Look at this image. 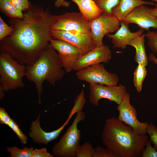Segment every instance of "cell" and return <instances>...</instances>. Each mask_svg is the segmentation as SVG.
Wrapping results in <instances>:
<instances>
[{
    "instance_id": "4316f807",
    "label": "cell",
    "mask_w": 157,
    "mask_h": 157,
    "mask_svg": "<svg viewBox=\"0 0 157 157\" xmlns=\"http://www.w3.org/2000/svg\"><path fill=\"white\" fill-rule=\"evenodd\" d=\"M13 30V28L8 26L0 16V41L10 36Z\"/></svg>"
},
{
    "instance_id": "9a60e30c",
    "label": "cell",
    "mask_w": 157,
    "mask_h": 157,
    "mask_svg": "<svg viewBox=\"0 0 157 157\" xmlns=\"http://www.w3.org/2000/svg\"><path fill=\"white\" fill-rule=\"evenodd\" d=\"M73 115L69 113L65 122L58 129L50 132L44 131L41 128L39 121L40 115L31 125L29 135L33 141L38 143L47 144L49 142L57 138L68 124Z\"/></svg>"
},
{
    "instance_id": "603a6c76",
    "label": "cell",
    "mask_w": 157,
    "mask_h": 157,
    "mask_svg": "<svg viewBox=\"0 0 157 157\" xmlns=\"http://www.w3.org/2000/svg\"><path fill=\"white\" fill-rule=\"evenodd\" d=\"M120 0H95L98 7L104 13L112 15V10L119 3Z\"/></svg>"
},
{
    "instance_id": "5b68a950",
    "label": "cell",
    "mask_w": 157,
    "mask_h": 157,
    "mask_svg": "<svg viewBox=\"0 0 157 157\" xmlns=\"http://www.w3.org/2000/svg\"><path fill=\"white\" fill-rule=\"evenodd\" d=\"M85 117V113L82 111L77 113L71 125L59 141L53 147L52 149L53 156L76 157L81 138V131L78 129L77 125L80 122L84 121Z\"/></svg>"
},
{
    "instance_id": "1f68e13d",
    "label": "cell",
    "mask_w": 157,
    "mask_h": 157,
    "mask_svg": "<svg viewBox=\"0 0 157 157\" xmlns=\"http://www.w3.org/2000/svg\"><path fill=\"white\" fill-rule=\"evenodd\" d=\"M53 156L47 151L45 148L34 149L32 157H52Z\"/></svg>"
},
{
    "instance_id": "74e56055",
    "label": "cell",
    "mask_w": 157,
    "mask_h": 157,
    "mask_svg": "<svg viewBox=\"0 0 157 157\" xmlns=\"http://www.w3.org/2000/svg\"><path fill=\"white\" fill-rule=\"evenodd\" d=\"M94 0V1L95 0Z\"/></svg>"
},
{
    "instance_id": "3957f363",
    "label": "cell",
    "mask_w": 157,
    "mask_h": 157,
    "mask_svg": "<svg viewBox=\"0 0 157 157\" xmlns=\"http://www.w3.org/2000/svg\"><path fill=\"white\" fill-rule=\"evenodd\" d=\"M56 51L49 44L32 64L26 66L25 76L35 84L37 90L38 103H41V96L45 81L54 85L65 74Z\"/></svg>"
},
{
    "instance_id": "5bb4252c",
    "label": "cell",
    "mask_w": 157,
    "mask_h": 157,
    "mask_svg": "<svg viewBox=\"0 0 157 157\" xmlns=\"http://www.w3.org/2000/svg\"><path fill=\"white\" fill-rule=\"evenodd\" d=\"M122 21L135 24L147 31L150 28L157 29V17L151 13L150 8L142 5L135 8Z\"/></svg>"
},
{
    "instance_id": "44dd1931",
    "label": "cell",
    "mask_w": 157,
    "mask_h": 157,
    "mask_svg": "<svg viewBox=\"0 0 157 157\" xmlns=\"http://www.w3.org/2000/svg\"><path fill=\"white\" fill-rule=\"evenodd\" d=\"M147 75L146 66L141 64H138L133 73V82L138 93L142 90L143 83Z\"/></svg>"
},
{
    "instance_id": "8fae6325",
    "label": "cell",
    "mask_w": 157,
    "mask_h": 157,
    "mask_svg": "<svg viewBox=\"0 0 157 157\" xmlns=\"http://www.w3.org/2000/svg\"><path fill=\"white\" fill-rule=\"evenodd\" d=\"M51 34L53 39L61 40L74 46L84 55L96 47L90 33H81L74 31H66L51 29Z\"/></svg>"
},
{
    "instance_id": "30bf717a",
    "label": "cell",
    "mask_w": 157,
    "mask_h": 157,
    "mask_svg": "<svg viewBox=\"0 0 157 157\" xmlns=\"http://www.w3.org/2000/svg\"><path fill=\"white\" fill-rule=\"evenodd\" d=\"M117 109L119 112L117 118L119 121L131 127L135 132L139 135H147V129L149 124L141 122L137 118V111L130 103V96L126 92L121 103Z\"/></svg>"
},
{
    "instance_id": "8d00e7d4",
    "label": "cell",
    "mask_w": 157,
    "mask_h": 157,
    "mask_svg": "<svg viewBox=\"0 0 157 157\" xmlns=\"http://www.w3.org/2000/svg\"><path fill=\"white\" fill-rule=\"evenodd\" d=\"M152 0L156 2V3H157V0Z\"/></svg>"
},
{
    "instance_id": "d590c367",
    "label": "cell",
    "mask_w": 157,
    "mask_h": 157,
    "mask_svg": "<svg viewBox=\"0 0 157 157\" xmlns=\"http://www.w3.org/2000/svg\"><path fill=\"white\" fill-rule=\"evenodd\" d=\"M4 91L3 88L0 86V98L1 99H2L4 96Z\"/></svg>"
},
{
    "instance_id": "ac0fdd59",
    "label": "cell",
    "mask_w": 157,
    "mask_h": 157,
    "mask_svg": "<svg viewBox=\"0 0 157 157\" xmlns=\"http://www.w3.org/2000/svg\"><path fill=\"white\" fill-rule=\"evenodd\" d=\"M78 7L80 12L89 21L99 17L103 13L94 0H72Z\"/></svg>"
},
{
    "instance_id": "2e32d148",
    "label": "cell",
    "mask_w": 157,
    "mask_h": 157,
    "mask_svg": "<svg viewBox=\"0 0 157 157\" xmlns=\"http://www.w3.org/2000/svg\"><path fill=\"white\" fill-rule=\"evenodd\" d=\"M144 30L141 28L136 32H132L129 28V24L121 21L120 27L115 33L109 34L106 36L111 39L113 47L124 49L132 40L142 35Z\"/></svg>"
},
{
    "instance_id": "d4e9b609",
    "label": "cell",
    "mask_w": 157,
    "mask_h": 157,
    "mask_svg": "<svg viewBox=\"0 0 157 157\" xmlns=\"http://www.w3.org/2000/svg\"><path fill=\"white\" fill-rule=\"evenodd\" d=\"M94 148L89 142L80 144L77 150L76 157H93Z\"/></svg>"
},
{
    "instance_id": "7a4b0ae2",
    "label": "cell",
    "mask_w": 157,
    "mask_h": 157,
    "mask_svg": "<svg viewBox=\"0 0 157 157\" xmlns=\"http://www.w3.org/2000/svg\"><path fill=\"white\" fill-rule=\"evenodd\" d=\"M102 142L118 157L141 156L149 137L136 133L129 126L114 117L106 119L101 132Z\"/></svg>"
},
{
    "instance_id": "cb8c5ba5",
    "label": "cell",
    "mask_w": 157,
    "mask_h": 157,
    "mask_svg": "<svg viewBox=\"0 0 157 157\" xmlns=\"http://www.w3.org/2000/svg\"><path fill=\"white\" fill-rule=\"evenodd\" d=\"M7 149L10 153L11 157H32L34 148L33 147L28 148L25 147L22 149H20L13 147H8Z\"/></svg>"
},
{
    "instance_id": "e575fe53",
    "label": "cell",
    "mask_w": 157,
    "mask_h": 157,
    "mask_svg": "<svg viewBox=\"0 0 157 157\" xmlns=\"http://www.w3.org/2000/svg\"><path fill=\"white\" fill-rule=\"evenodd\" d=\"M151 14L154 16L157 17V3L155 5V7L154 8H150Z\"/></svg>"
},
{
    "instance_id": "836d02e7",
    "label": "cell",
    "mask_w": 157,
    "mask_h": 157,
    "mask_svg": "<svg viewBox=\"0 0 157 157\" xmlns=\"http://www.w3.org/2000/svg\"><path fill=\"white\" fill-rule=\"evenodd\" d=\"M70 3L64 0H56L55 3L54 5L57 8H59L61 6L69 7Z\"/></svg>"
},
{
    "instance_id": "d6a6232c",
    "label": "cell",
    "mask_w": 157,
    "mask_h": 157,
    "mask_svg": "<svg viewBox=\"0 0 157 157\" xmlns=\"http://www.w3.org/2000/svg\"><path fill=\"white\" fill-rule=\"evenodd\" d=\"M12 119L4 109L0 107V122L1 124L8 125Z\"/></svg>"
},
{
    "instance_id": "ba28073f",
    "label": "cell",
    "mask_w": 157,
    "mask_h": 157,
    "mask_svg": "<svg viewBox=\"0 0 157 157\" xmlns=\"http://www.w3.org/2000/svg\"><path fill=\"white\" fill-rule=\"evenodd\" d=\"M51 29L74 31L85 33H90V31L89 21L80 12H66L55 15Z\"/></svg>"
},
{
    "instance_id": "f546056e",
    "label": "cell",
    "mask_w": 157,
    "mask_h": 157,
    "mask_svg": "<svg viewBox=\"0 0 157 157\" xmlns=\"http://www.w3.org/2000/svg\"><path fill=\"white\" fill-rule=\"evenodd\" d=\"M10 1L15 8L22 12L27 10L30 6L28 0H10Z\"/></svg>"
},
{
    "instance_id": "4dcf8cb0",
    "label": "cell",
    "mask_w": 157,
    "mask_h": 157,
    "mask_svg": "<svg viewBox=\"0 0 157 157\" xmlns=\"http://www.w3.org/2000/svg\"><path fill=\"white\" fill-rule=\"evenodd\" d=\"M149 140L147 141L142 152V157H157V150L152 146Z\"/></svg>"
},
{
    "instance_id": "4fadbf2b",
    "label": "cell",
    "mask_w": 157,
    "mask_h": 157,
    "mask_svg": "<svg viewBox=\"0 0 157 157\" xmlns=\"http://www.w3.org/2000/svg\"><path fill=\"white\" fill-rule=\"evenodd\" d=\"M112 57L111 51L107 45L96 47L82 56L74 65L73 70L78 71L87 67L103 63H108Z\"/></svg>"
},
{
    "instance_id": "9c48e42d",
    "label": "cell",
    "mask_w": 157,
    "mask_h": 157,
    "mask_svg": "<svg viewBox=\"0 0 157 157\" xmlns=\"http://www.w3.org/2000/svg\"><path fill=\"white\" fill-rule=\"evenodd\" d=\"M90 101L94 105H99L101 99H106L113 101L118 105L121 102L126 93V88L122 84L117 85H106L97 83L90 84Z\"/></svg>"
},
{
    "instance_id": "83f0119b",
    "label": "cell",
    "mask_w": 157,
    "mask_h": 157,
    "mask_svg": "<svg viewBox=\"0 0 157 157\" xmlns=\"http://www.w3.org/2000/svg\"><path fill=\"white\" fill-rule=\"evenodd\" d=\"M147 133L149 137V141L153 147L157 150V128L152 123H150L147 129Z\"/></svg>"
},
{
    "instance_id": "6da1fadb",
    "label": "cell",
    "mask_w": 157,
    "mask_h": 157,
    "mask_svg": "<svg viewBox=\"0 0 157 157\" xmlns=\"http://www.w3.org/2000/svg\"><path fill=\"white\" fill-rule=\"evenodd\" d=\"M22 18H9L14 30L0 41V52L9 53L26 66L32 64L53 39L51 34L55 15L49 8L30 2Z\"/></svg>"
},
{
    "instance_id": "f1b7e54d",
    "label": "cell",
    "mask_w": 157,
    "mask_h": 157,
    "mask_svg": "<svg viewBox=\"0 0 157 157\" xmlns=\"http://www.w3.org/2000/svg\"><path fill=\"white\" fill-rule=\"evenodd\" d=\"M7 126H8L14 131L20 139L22 144L26 143L27 140V137L23 133L17 124L13 119H11Z\"/></svg>"
},
{
    "instance_id": "484cf974",
    "label": "cell",
    "mask_w": 157,
    "mask_h": 157,
    "mask_svg": "<svg viewBox=\"0 0 157 157\" xmlns=\"http://www.w3.org/2000/svg\"><path fill=\"white\" fill-rule=\"evenodd\" d=\"M93 157H118L113 151L107 148L98 146L94 148Z\"/></svg>"
},
{
    "instance_id": "7c38bea8",
    "label": "cell",
    "mask_w": 157,
    "mask_h": 157,
    "mask_svg": "<svg viewBox=\"0 0 157 157\" xmlns=\"http://www.w3.org/2000/svg\"><path fill=\"white\" fill-rule=\"evenodd\" d=\"M50 44L58 53L65 72H71L76 62L82 56L81 51L71 44L60 40L53 39Z\"/></svg>"
},
{
    "instance_id": "52a82bcc",
    "label": "cell",
    "mask_w": 157,
    "mask_h": 157,
    "mask_svg": "<svg viewBox=\"0 0 157 157\" xmlns=\"http://www.w3.org/2000/svg\"><path fill=\"white\" fill-rule=\"evenodd\" d=\"M78 80L91 83L106 85H117L119 78L115 73L108 72L104 65L98 64L90 66L77 71L76 73Z\"/></svg>"
},
{
    "instance_id": "ffe728a7",
    "label": "cell",
    "mask_w": 157,
    "mask_h": 157,
    "mask_svg": "<svg viewBox=\"0 0 157 157\" xmlns=\"http://www.w3.org/2000/svg\"><path fill=\"white\" fill-rule=\"evenodd\" d=\"M0 9L6 16L9 18H22L23 12L14 8L12 5L10 0H0Z\"/></svg>"
},
{
    "instance_id": "7402d4cb",
    "label": "cell",
    "mask_w": 157,
    "mask_h": 157,
    "mask_svg": "<svg viewBox=\"0 0 157 157\" xmlns=\"http://www.w3.org/2000/svg\"><path fill=\"white\" fill-rule=\"evenodd\" d=\"M147 40L148 46L154 52L157 53V31H149L145 34ZM148 59L157 65V58L152 53L149 54Z\"/></svg>"
},
{
    "instance_id": "8992f818",
    "label": "cell",
    "mask_w": 157,
    "mask_h": 157,
    "mask_svg": "<svg viewBox=\"0 0 157 157\" xmlns=\"http://www.w3.org/2000/svg\"><path fill=\"white\" fill-rule=\"evenodd\" d=\"M89 22L90 34L96 47L103 45V39L104 36L116 32L120 26V21L117 19L104 13Z\"/></svg>"
},
{
    "instance_id": "e0dca14e",
    "label": "cell",
    "mask_w": 157,
    "mask_h": 157,
    "mask_svg": "<svg viewBox=\"0 0 157 157\" xmlns=\"http://www.w3.org/2000/svg\"><path fill=\"white\" fill-rule=\"evenodd\" d=\"M144 5L156 4L142 0H120L118 4L112 9V15L120 22L122 21L135 8Z\"/></svg>"
},
{
    "instance_id": "d6986e66",
    "label": "cell",
    "mask_w": 157,
    "mask_h": 157,
    "mask_svg": "<svg viewBox=\"0 0 157 157\" xmlns=\"http://www.w3.org/2000/svg\"><path fill=\"white\" fill-rule=\"evenodd\" d=\"M145 35L137 37L132 40L129 45L133 47L135 49L134 60L138 64L146 66L148 64V58L146 54L145 47Z\"/></svg>"
},
{
    "instance_id": "277c9868",
    "label": "cell",
    "mask_w": 157,
    "mask_h": 157,
    "mask_svg": "<svg viewBox=\"0 0 157 157\" xmlns=\"http://www.w3.org/2000/svg\"><path fill=\"white\" fill-rule=\"evenodd\" d=\"M26 66L19 63L9 53H0V86L5 91L23 88Z\"/></svg>"
}]
</instances>
